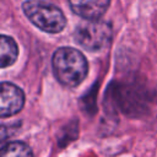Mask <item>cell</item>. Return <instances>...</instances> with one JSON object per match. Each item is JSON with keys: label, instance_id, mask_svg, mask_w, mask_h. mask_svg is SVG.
Returning <instances> with one entry per match:
<instances>
[{"label": "cell", "instance_id": "cell-4", "mask_svg": "<svg viewBox=\"0 0 157 157\" xmlns=\"http://www.w3.org/2000/svg\"><path fill=\"white\" fill-rule=\"evenodd\" d=\"M25 104V94L22 90L13 83L2 82L0 93V115L2 118L18 113Z\"/></svg>", "mask_w": 157, "mask_h": 157}, {"label": "cell", "instance_id": "cell-7", "mask_svg": "<svg viewBox=\"0 0 157 157\" xmlns=\"http://www.w3.org/2000/svg\"><path fill=\"white\" fill-rule=\"evenodd\" d=\"M1 157H33V153L28 145L25 142L15 141L2 147Z\"/></svg>", "mask_w": 157, "mask_h": 157}, {"label": "cell", "instance_id": "cell-6", "mask_svg": "<svg viewBox=\"0 0 157 157\" xmlns=\"http://www.w3.org/2000/svg\"><path fill=\"white\" fill-rule=\"evenodd\" d=\"M18 56V48L16 42L6 36L2 34L0 39V64L1 67H7L12 65Z\"/></svg>", "mask_w": 157, "mask_h": 157}, {"label": "cell", "instance_id": "cell-2", "mask_svg": "<svg viewBox=\"0 0 157 157\" xmlns=\"http://www.w3.org/2000/svg\"><path fill=\"white\" fill-rule=\"evenodd\" d=\"M22 10L36 27L47 33H59L66 25V18L63 11L47 1L27 0L23 2Z\"/></svg>", "mask_w": 157, "mask_h": 157}, {"label": "cell", "instance_id": "cell-5", "mask_svg": "<svg viewBox=\"0 0 157 157\" xmlns=\"http://www.w3.org/2000/svg\"><path fill=\"white\" fill-rule=\"evenodd\" d=\"M71 10L83 20H98L108 9L110 0H69Z\"/></svg>", "mask_w": 157, "mask_h": 157}, {"label": "cell", "instance_id": "cell-1", "mask_svg": "<svg viewBox=\"0 0 157 157\" xmlns=\"http://www.w3.org/2000/svg\"><path fill=\"white\" fill-rule=\"evenodd\" d=\"M52 65L56 80L66 87H75L81 83L88 71L85 55L71 47H61L55 50Z\"/></svg>", "mask_w": 157, "mask_h": 157}, {"label": "cell", "instance_id": "cell-3", "mask_svg": "<svg viewBox=\"0 0 157 157\" xmlns=\"http://www.w3.org/2000/svg\"><path fill=\"white\" fill-rule=\"evenodd\" d=\"M75 40L86 50L98 52L108 45L112 27L101 20H85L75 29Z\"/></svg>", "mask_w": 157, "mask_h": 157}]
</instances>
